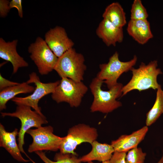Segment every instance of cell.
<instances>
[{"instance_id": "29", "label": "cell", "mask_w": 163, "mask_h": 163, "mask_svg": "<svg viewBox=\"0 0 163 163\" xmlns=\"http://www.w3.org/2000/svg\"><path fill=\"white\" fill-rule=\"evenodd\" d=\"M88 163H95L93 162L92 161H90L88 162ZM102 163H110V160H108L107 161H105L104 162H102Z\"/></svg>"}, {"instance_id": "17", "label": "cell", "mask_w": 163, "mask_h": 163, "mask_svg": "<svg viewBox=\"0 0 163 163\" xmlns=\"http://www.w3.org/2000/svg\"><path fill=\"white\" fill-rule=\"evenodd\" d=\"M91 145V151L80 158L81 162H88L94 160L103 162L110 160L115 152L111 144L101 143L95 140Z\"/></svg>"}, {"instance_id": "8", "label": "cell", "mask_w": 163, "mask_h": 163, "mask_svg": "<svg viewBox=\"0 0 163 163\" xmlns=\"http://www.w3.org/2000/svg\"><path fill=\"white\" fill-rule=\"evenodd\" d=\"M28 51L40 75H47L54 70L58 58L43 39L37 37L35 41L30 45Z\"/></svg>"}, {"instance_id": "21", "label": "cell", "mask_w": 163, "mask_h": 163, "mask_svg": "<svg viewBox=\"0 0 163 163\" xmlns=\"http://www.w3.org/2000/svg\"><path fill=\"white\" fill-rule=\"evenodd\" d=\"M41 159L45 163H81L80 158L77 155L70 154L57 153L54 157V161H51L46 155L42 151L35 152Z\"/></svg>"}, {"instance_id": "26", "label": "cell", "mask_w": 163, "mask_h": 163, "mask_svg": "<svg viewBox=\"0 0 163 163\" xmlns=\"http://www.w3.org/2000/svg\"><path fill=\"white\" fill-rule=\"evenodd\" d=\"M22 2L21 0H12L9 2V6L10 8H16L18 10V15L21 18L23 17Z\"/></svg>"}, {"instance_id": "20", "label": "cell", "mask_w": 163, "mask_h": 163, "mask_svg": "<svg viewBox=\"0 0 163 163\" xmlns=\"http://www.w3.org/2000/svg\"><path fill=\"white\" fill-rule=\"evenodd\" d=\"M163 113V90L160 87L157 89L155 102L146 114V126H150Z\"/></svg>"}, {"instance_id": "1", "label": "cell", "mask_w": 163, "mask_h": 163, "mask_svg": "<svg viewBox=\"0 0 163 163\" xmlns=\"http://www.w3.org/2000/svg\"><path fill=\"white\" fill-rule=\"evenodd\" d=\"M103 81L97 77L93 78L89 86L94 99L90 108L91 112H100L104 113L111 112L120 107L122 104L117 99L122 96L123 86L117 84L107 91L101 88Z\"/></svg>"}, {"instance_id": "7", "label": "cell", "mask_w": 163, "mask_h": 163, "mask_svg": "<svg viewBox=\"0 0 163 163\" xmlns=\"http://www.w3.org/2000/svg\"><path fill=\"white\" fill-rule=\"evenodd\" d=\"M137 60V56L134 55L129 61H121L118 53L116 52L110 58L108 63L100 65V70L96 77L104 81L109 89L117 84L118 79L123 73L131 70Z\"/></svg>"}, {"instance_id": "27", "label": "cell", "mask_w": 163, "mask_h": 163, "mask_svg": "<svg viewBox=\"0 0 163 163\" xmlns=\"http://www.w3.org/2000/svg\"><path fill=\"white\" fill-rule=\"evenodd\" d=\"M19 83L10 81L3 77L0 74V91L8 87L18 85Z\"/></svg>"}, {"instance_id": "16", "label": "cell", "mask_w": 163, "mask_h": 163, "mask_svg": "<svg viewBox=\"0 0 163 163\" xmlns=\"http://www.w3.org/2000/svg\"><path fill=\"white\" fill-rule=\"evenodd\" d=\"M128 34L140 44L143 45L153 37L150 23L147 20H132L127 27Z\"/></svg>"}, {"instance_id": "15", "label": "cell", "mask_w": 163, "mask_h": 163, "mask_svg": "<svg viewBox=\"0 0 163 163\" xmlns=\"http://www.w3.org/2000/svg\"><path fill=\"white\" fill-rule=\"evenodd\" d=\"M18 129L15 128L12 132H7L4 126L0 124V146L4 148L15 159L22 162H28L29 160L24 158L21 155V151L16 141L18 135Z\"/></svg>"}, {"instance_id": "3", "label": "cell", "mask_w": 163, "mask_h": 163, "mask_svg": "<svg viewBox=\"0 0 163 163\" xmlns=\"http://www.w3.org/2000/svg\"><path fill=\"white\" fill-rule=\"evenodd\" d=\"M83 55L72 48L58 58L54 70L62 78H67L77 82H82L86 69Z\"/></svg>"}, {"instance_id": "11", "label": "cell", "mask_w": 163, "mask_h": 163, "mask_svg": "<svg viewBox=\"0 0 163 163\" xmlns=\"http://www.w3.org/2000/svg\"><path fill=\"white\" fill-rule=\"evenodd\" d=\"M45 41L54 53L59 58L73 48L74 43L68 37L65 29L56 26L45 34Z\"/></svg>"}, {"instance_id": "25", "label": "cell", "mask_w": 163, "mask_h": 163, "mask_svg": "<svg viewBox=\"0 0 163 163\" xmlns=\"http://www.w3.org/2000/svg\"><path fill=\"white\" fill-rule=\"evenodd\" d=\"M10 2L7 0H0V16L5 17L7 16L11 9L9 6Z\"/></svg>"}, {"instance_id": "14", "label": "cell", "mask_w": 163, "mask_h": 163, "mask_svg": "<svg viewBox=\"0 0 163 163\" xmlns=\"http://www.w3.org/2000/svg\"><path fill=\"white\" fill-rule=\"evenodd\" d=\"M18 42L17 40L6 42L2 38H0V57L11 63L14 74L17 72L19 68L28 66V63L17 52Z\"/></svg>"}, {"instance_id": "18", "label": "cell", "mask_w": 163, "mask_h": 163, "mask_svg": "<svg viewBox=\"0 0 163 163\" xmlns=\"http://www.w3.org/2000/svg\"><path fill=\"white\" fill-rule=\"evenodd\" d=\"M35 88L26 82L6 88L0 92V110L6 108V104L10 100H12L17 95L20 94H27L33 92Z\"/></svg>"}, {"instance_id": "5", "label": "cell", "mask_w": 163, "mask_h": 163, "mask_svg": "<svg viewBox=\"0 0 163 163\" xmlns=\"http://www.w3.org/2000/svg\"><path fill=\"white\" fill-rule=\"evenodd\" d=\"M88 90V87L82 82H77L63 77L52 93L51 97L57 103L65 102L71 107H77L80 105Z\"/></svg>"}, {"instance_id": "6", "label": "cell", "mask_w": 163, "mask_h": 163, "mask_svg": "<svg viewBox=\"0 0 163 163\" xmlns=\"http://www.w3.org/2000/svg\"><path fill=\"white\" fill-rule=\"evenodd\" d=\"M98 136L97 129L84 123H80L71 127L67 135L63 137L60 146V152L77 155L75 150L78 145L83 142L90 144L96 140Z\"/></svg>"}, {"instance_id": "2", "label": "cell", "mask_w": 163, "mask_h": 163, "mask_svg": "<svg viewBox=\"0 0 163 163\" xmlns=\"http://www.w3.org/2000/svg\"><path fill=\"white\" fill-rule=\"evenodd\" d=\"M157 61L154 60L146 65L142 62L137 69L133 68L131 71L132 76L130 81L123 86L122 96L133 90L139 91L152 88L154 90L161 87L157 81L158 76L162 73L161 69L157 68Z\"/></svg>"}, {"instance_id": "22", "label": "cell", "mask_w": 163, "mask_h": 163, "mask_svg": "<svg viewBox=\"0 0 163 163\" xmlns=\"http://www.w3.org/2000/svg\"><path fill=\"white\" fill-rule=\"evenodd\" d=\"M130 20H147L148 14L141 0H134L130 11Z\"/></svg>"}, {"instance_id": "9", "label": "cell", "mask_w": 163, "mask_h": 163, "mask_svg": "<svg viewBox=\"0 0 163 163\" xmlns=\"http://www.w3.org/2000/svg\"><path fill=\"white\" fill-rule=\"evenodd\" d=\"M29 79L27 82L28 84L33 83L36 88L33 94L25 97H14L11 101L17 105H23L33 108L41 115L44 116L41 112L38 103L43 97L49 94L53 93L60 83V81L53 82H42L36 73L33 72L29 75Z\"/></svg>"}, {"instance_id": "24", "label": "cell", "mask_w": 163, "mask_h": 163, "mask_svg": "<svg viewBox=\"0 0 163 163\" xmlns=\"http://www.w3.org/2000/svg\"><path fill=\"white\" fill-rule=\"evenodd\" d=\"M126 152H115L110 160V163H126Z\"/></svg>"}, {"instance_id": "19", "label": "cell", "mask_w": 163, "mask_h": 163, "mask_svg": "<svg viewBox=\"0 0 163 163\" xmlns=\"http://www.w3.org/2000/svg\"><path fill=\"white\" fill-rule=\"evenodd\" d=\"M102 17L119 27L123 28L127 23L126 13L118 2H113L108 5L103 14Z\"/></svg>"}, {"instance_id": "4", "label": "cell", "mask_w": 163, "mask_h": 163, "mask_svg": "<svg viewBox=\"0 0 163 163\" xmlns=\"http://www.w3.org/2000/svg\"><path fill=\"white\" fill-rule=\"evenodd\" d=\"M1 115L3 117L6 116L16 117L20 120L21 126L18 134V146L21 152L24 153L33 163H35L24 150V136L25 133L30 128L32 127L37 128L41 126L43 124L47 123L48 121L45 116L41 115L35 110H32L31 107L23 105H18L14 112H1Z\"/></svg>"}, {"instance_id": "13", "label": "cell", "mask_w": 163, "mask_h": 163, "mask_svg": "<svg viewBox=\"0 0 163 163\" xmlns=\"http://www.w3.org/2000/svg\"><path fill=\"white\" fill-rule=\"evenodd\" d=\"M148 131V127L144 126L129 135H123L112 141L111 145L115 152H126L137 147L144 139Z\"/></svg>"}, {"instance_id": "12", "label": "cell", "mask_w": 163, "mask_h": 163, "mask_svg": "<svg viewBox=\"0 0 163 163\" xmlns=\"http://www.w3.org/2000/svg\"><path fill=\"white\" fill-rule=\"evenodd\" d=\"M98 37L108 46H115L117 43L122 42L123 39V28L118 27L110 21L103 19L96 31Z\"/></svg>"}, {"instance_id": "28", "label": "cell", "mask_w": 163, "mask_h": 163, "mask_svg": "<svg viewBox=\"0 0 163 163\" xmlns=\"http://www.w3.org/2000/svg\"><path fill=\"white\" fill-rule=\"evenodd\" d=\"M157 163H163V155Z\"/></svg>"}, {"instance_id": "23", "label": "cell", "mask_w": 163, "mask_h": 163, "mask_svg": "<svg viewBox=\"0 0 163 163\" xmlns=\"http://www.w3.org/2000/svg\"><path fill=\"white\" fill-rule=\"evenodd\" d=\"M146 155L141 148L136 147L128 151L126 157V163H144Z\"/></svg>"}, {"instance_id": "10", "label": "cell", "mask_w": 163, "mask_h": 163, "mask_svg": "<svg viewBox=\"0 0 163 163\" xmlns=\"http://www.w3.org/2000/svg\"><path fill=\"white\" fill-rule=\"evenodd\" d=\"M53 132V128L51 126L29 129L26 133L31 136L33 142L29 147L28 152L31 153L43 150L58 151L63 137L54 134Z\"/></svg>"}]
</instances>
